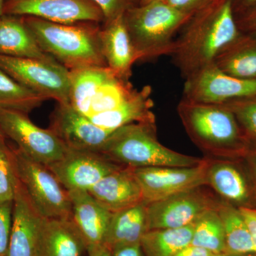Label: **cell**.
<instances>
[{
    "label": "cell",
    "instance_id": "39",
    "mask_svg": "<svg viewBox=\"0 0 256 256\" xmlns=\"http://www.w3.org/2000/svg\"><path fill=\"white\" fill-rule=\"evenodd\" d=\"M111 252H112V256H144L140 244L117 247Z\"/></svg>",
    "mask_w": 256,
    "mask_h": 256
},
{
    "label": "cell",
    "instance_id": "14",
    "mask_svg": "<svg viewBox=\"0 0 256 256\" xmlns=\"http://www.w3.org/2000/svg\"><path fill=\"white\" fill-rule=\"evenodd\" d=\"M67 191H88L106 175L124 168L100 152L69 150L62 159L46 166Z\"/></svg>",
    "mask_w": 256,
    "mask_h": 256
},
{
    "label": "cell",
    "instance_id": "49",
    "mask_svg": "<svg viewBox=\"0 0 256 256\" xmlns=\"http://www.w3.org/2000/svg\"></svg>",
    "mask_w": 256,
    "mask_h": 256
},
{
    "label": "cell",
    "instance_id": "16",
    "mask_svg": "<svg viewBox=\"0 0 256 256\" xmlns=\"http://www.w3.org/2000/svg\"><path fill=\"white\" fill-rule=\"evenodd\" d=\"M44 217L35 208L18 178L6 256H38Z\"/></svg>",
    "mask_w": 256,
    "mask_h": 256
},
{
    "label": "cell",
    "instance_id": "37",
    "mask_svg": "<svg viewBox=\"0 0 256 256\" xmlns=\"http://www.w3.org/2000/svg\"><path fill=\"white\" fill-rule=\"evenodd\" d=\"M242 32H256V6L236 20Z\"/></svg>",
    "mask_w": 256,
    "mask_h": 256
},
{
    "label": "cell",
    "instance_id": "13",
    "mask_svg": "<svg viewBox=\"0 0 256 256\" xmlns=\"http://www.w3.org/2000/svg\"><path fill=\"white\" fill-rule=\"evenodd\" d=\"M4 14L60 24L105 22L100 8L90 0H6Z\"/></svg>",
    "mask_w": 256,
    "mask_h": 256
},
{
    "label": "cell",
    "instance_id": "29",
    "mask_svg": "<svg viewBox=\"0 0 256 256\" xmlns=\"http://www.w3.org/2000/svg\"><path fill=\"white\" fill-rule=\"evenodd\" d=\"M46 100L18 84L0 68V108L28 114Z\"/></svg>",
    "mask_w": 256,
    "mask_h": 256
},
{
    "label": "cell",
    "instance_id": "28",
    "mask_svg": "<svg viewBox=\"0 0 256 256\" xmlns=\"http://www.w3.org/2000/svg\"><path fill=\"white\" fill-rule=\"evenodd\" d=\"M191 245L213 254H226L224 226L218 208L208 210L195 222Z\"/></svg>",
    "mask_w": 256,
    "mask_h": 256
},
{
    "label": "cell",
    "instance_id": "31",
    "mask_svg": "<svg viewBox=\"0 0 256 256\" xmlns=\"http://www.w3.org/2000/svg\"><path fill=\"white\" fill-rule=\"evenodd\" d=\"M18 182L12 148L0 140V202L14 200Z\"/></svg>",
    "mask_w": 256,
    "mask_h": 256
},
{
    "label": "cell",
    "instance_id": "22",
    "mask_svg": "<svg viewBox=\"0 0 256 256\" xmlns=\"http://www.w3.org/2000/svg\"><path fill=\"white\" fill-rule=\"evenodd\" d=\"M0 55L56 60L38 46L23 16L10 14L0 18Z\"/></svg>",
    "mask_w": 256,
    "mask_h": 256
},
{
    "label": "cell",
    "instance_id": "2",
    "mask_svg": "<svg viewBox=\"0 0 256 256\" xmlns=\"http://www.w3.org/2000/svg\"><path fill=\"white\" fill-rule=\"evenodd\" d=\"M176 110L188 138L206 158L242 159L254 150L233 112L225 106L182 98Z\"/></svg>",
    "mask_w": 256,
    "mask_h": 256
},
{
    "label": "cell",
    "instance_id": "32",
    "mask_svg": "<svg viewBox=\"0 0 256 256\" xmlns=\"http://www.w3.org/2000/svg\"><path fill=\"white\" fill-rule=\"evenodd\" d=\"M232 111L252 149L256 150V96L224 104Z\"/></svg>",
    "mask_w": 256,
    "mask_h": 256
},
{
    "label": "cell",
    "instance_id": "6",
    "mask_svg": "<svg viewBox=\"0 0 256 256\" xmlns=\"http://www.w3.org/2000/svg\"><path fill=\"white\" fill-rule=\"evenodd\" d=\"M13 154L18 180L35 208L44 218H72L68 192L46 166L28 158L18 148Z\"/></svg>",
    "mask_w": 256,
    "mask_h": 256
},
{
    "label": "cell",
    "instance_id": "46",
    "mask_svg": "<svg viewBox=\"0 0 256 256\" xmlns=\"http://www.w3.org/2000/svg\"><path fill=\"white\" fill-rule=\"evenodd\" d=\"M5 138V136H4V134H3L1 128H0V140L4 139Z\"/></svg>",
    "mask_w": 256,
    "mask_h": 256
},
{
    "label": "cell",
    "instance_id": "15",
    "mask_svg": "<svg viewBox=\"0 0 256 256\" xmlns=\"http://www.w3.org/2000/svg\"><path fill=\"white\" fill-rule=\"evenodd\" d=\"M48 128L68 149L96 152H100L114 132L94 124L69 104H57Z\"/></svg>",
    "mask_w": 256,
    "mask_h": 256
},
{
    "label": "cell",
    "instance_id": "35",
    "mask_svg": "<svg viewBox=\"0 0 256 256\" xmlns=\"http://www.w3.org/2000/svg\"><path fill=\"white\" fill-rule=\"evenodd\" d=\"M170 6L183 14L193 16L214 0H164Z\"/></svg>",
    "mask_w": 256,
    "mask_h": 256
},
{
    "label": "cell",
    "instance_id": "10",
    "mask_svg": "<svg viewBox=\"0 0 256 256\" xmlns=\"http://www.w3.org/2000/svg\"><path fill=\"white\" fill-rule=\"evenodd\" d=\"M256 96V77L244 78L224 73L214 64L184 79L183 98L202 104L224 105Z\"/></svg>",
    "mask_w": 256,
    "mask_h": 256
},
{
    "label": "cell",
    "instance_id": "3",
    "mask_svg": "<svg viewBox=\"0 0 256 256\" xmlns=\"http://www.w3.org/2000/svg\"><path fill=\"white\" fill-rule=\"evenodd\" d=\"M23 18L40 48L68 70L108 67L100 46L102 24H60L34 16Z\"/></svg>",
    "mask_w": 256,
    "mask_h": 256
},
{
    "label": "cell",
    "instance_id": "20",
    "mask_svg": "<svg viewBox=\"0 0 256 256\" xmlns=\"http://www.w3.org/2000/svg\"><path fill=\"white\" fill-rule=\"evenodd\" d=\"M152 88L146 86L134 92L114 110L94 114L89 118L99 127L114 131L124 126L138 122H156L152 111L154 102L151 98Z\"/></svg>",
    "mask_w": 256,
    "mask_h": 256
},
{
    "label": "cell",
    "instance_id": "40",
    "mask_svg": "<svg viewBox=\"0 0 256 256\" xmlns=\"http://www.w3.org/2000/svg\"><path fill=\"white\" fill-rule=\"evenodd\" d=\"M212 254L206 249L190 245L176 252L174 256H213Z\"/></svg>",
    "mask_w": 256,
    "mask_h": 256
},
{
    "label": "cell",
    "instance_id": "8",
    "mask_svg": "<svg viewBox=\"0 0 256 256\" xmlns=\"http://www.w3.org/2000/svg\"><path fill=\"white\" fill-rule=\"evenodd\" d=\"M222 202L210 186L203 185L146 204L148 230L188 226Z\"/></svg>",
    "mask_w": 256,
    "mask_h": 256
},
{
    "label": "cell",
    "instance_id": "17",
    "mask_svg": "<svg viewBox=\"0 0 256 256\" xmlns=\"http://www.w3.org/2000/svg\"><path fill=\"white\" fill-rule=\"evenodd\" d=\"M72 218L86 246L88 254L104 246L112 213L101 206L88 191L68 192Z\"/></svg>",
    "mask_w": 256,
    "mask_h": 256
},
{
    "label": "cell",
    "instance_id": "26",
    "mask_svg": "<svg viewBox=\"0 0 256 256\" xmlns=\"http://www.w3.org/2000/svg\"><path fill=\"white\" fill-rule=\"evenodd\" d=\"M194 224L178 228L148 230L140 239L144 256H174L191 245Z\"/></svg>",
    "mask_w": 256,
    "mask_h": 256
},
{
    "label": "cell",
    "instance_id": "19",
    "mask_svg": "<svg viewBox=\"0 0 256 256\" xmlns=\"http://www.w3.org/2000/svg\"><path fill=\"white\" fill-rule=\"evenodd\" d=\"M88 192L111 213L144 203L132 168L124 166L106 175Z\"/></svg>",
    "mask_w": 256,
    "mask_h": 256
},
{
    "label": "cell",
    "instance_id": "33",
    "mask_svg": "<svg viewBox=\"0 0 256 256\" xmlns=\"http://www.w3.org/2000/svg\"><path fill=\"white\" fill-rule=\"evenodd\" d=\"M13 201L0 202V256H6L12 226Z\"/></svg>",
    "mask_w": 256,
    "mask_h": 256
},
{
    "label": "cell",
    "instance_id": "1",
    "mask_svg": "<svg viewBox=\"0 0 256 256\" xmlns=\"http://www.w3.org/2000/svg\"><path fill=\"white\" fill-rule=\"evenodd\" d=\"M240 33L232 0H214L183 26L170 56L185 79L214 63Z\"/></svg>",
    "mask_w": 256,
    "mask_h": 256
},
{
    "label": "cell",
    "instance_id": "47",
    "mask_svg": "<svg viewBox=\"0 0 256 256\" xmlns=\"http://www.w3.org/2000/svg\"><path fill=\"white\" fill-rule=\"evenodd\" d=\"M134 1V4L136 5L139 4L140 2V0H133Z\"/></svg>",
    "mask_w": 256,
    "mask_h": 256
},
{
    "label": "cell",
    "instance_id": "18",
    "mask_svg": "<svg viewBox=\"0 0 256 256\" xmlns=\"http://www.w3.org/2000/svg\"><path fill=\"white\" fill-rule=\"evenodd\" d=\"M100 42L108 68L117 78L130 82L137 56L124 22V14L102 24Z\"/></svg>",
    "mask_w": 256,
    "mask_h": 256
},
{
    "label": "cell",
    "instance_id": "21",
    "mask_svg": "<svg viewBox=\"0 0 256 256\" xmlns=\"http://www.w3.org/2000/svg\"><path fill=\"white\" fill-rule=\"evenodd\" d=\"M86 246L72 218L44 220L38 256H82Z\"/></svg>",
    "mask_w": 256,
    "mask_h": 256
},
{
    "label": "cell",
    "instance_id": "25",
    "mask_svg": "<svg viewBox=\"0 0 256 256\" xmlns=\"http://www.w3.org/2000/svg\"><path fill=\"white\" fill-rule=\"evenodd\" d=\"M112 76L114 75L108 67H89L70 70L69 104L87 116L96 92Z\"/></svg>",
    "mask_w": 256,
    "mask_h": 256
},
{
    "label": "cell",
    "instance_id": "42",
    "mask_svg": "<svg viewBox=\"0 0 256 256\" xmlns=\"http://www.w3.org/2000/svg\"><path fill=\"white\" fill-rule=\"evenodd\" d=\"M88 256H112V252L108 248L102 246L88 254Z\"/></svg>",
    "mask_w": 256,
    "mask_h": 256
},
{
    "label": "cell",
    "instance_id": "34",
    "mask_svg": "<svg viewBox=\"0 0 256 256\" xmlns=\"http://www.w3.org/2000/svg\"><path fill=\"white\" fill-rule=\"evenodd\" d=\"M98 6L105 22H110L120 16L124 15L126 12L132 8L134 4L133 0H90Z\"/></svg>",
    "mask_w": 256,
    "mask_h": 256
},
{
    "label": "cell",
    "instance_id": "24",
    "mask_svg": "<svg viewBox=\"0 0 256 256\" xmlns=\"http://www.w3.org/2000/svg\"><path fill=\"white\" fill-rule=\"evenodd\" d=\"M148 230L146 203L119 210L112 213L104 246L112 252L117 247L140 244Z\"/></svg>",
    "mask_w": 256,
    "mask_h": 256
},
{
    "label": "cell",
    "instance_id": "4",
    "mask_svg": "<svg viewBox=\"0 0 256 256\" xmlns=\"http://www.w3.org/2000/svg\"><path fill=\"white\" fill-rule=\"evenodd\" d=\"M120 166L190 168L204 158L186 156L162 144L156 136V122H138L124 126L111 133L100 152Z\"/></svg>",
    "mask_w": 256,
    "mask_h": 256
},
{
    "label": "cell",
    "instance_id": "12",
    "mask_svg": "<svg viewBox=\"0 0 256 256\" xmlns=\"http://www.w3.org/2000/svg\"><path fill=\"white\" fill-rule=\"evenodd\" d=\"M204 158L207 186L222 201L238 208H256L255 182L246 161L244 166L238 159Z\"/></svg>",
    "mask_w": 256,
    "mask_h": 256
},
{
    "label": "cell",
    "instance_id": "44",
    "mask_svg": "<svg viewBox=\"0 0 256 256\" xmlns=\"http://www.w3.org/2000/svg\"><path fill=\"white\" fill-rule=\"evenodd\" d=\"M226 256H256V254H226Z\"/></svg>",
    "mask_w": 256,
    "mask_h": 256
},
{
    "label": "cell",
    "instance_id": "38",
    "mask_svg": "<svg viewBox=\"0 0 256 256\" xmlns=\"http://www.w3.org/2000/svg\"><path fill=\"white\" fill-rule=\"evenodd\" d=\"M236 20L242 18L256 6V0H232Z\"/></svg>",
    "mask_w": 256,
    "mask_h": 256
},
{
    "label": "cell",
    "instance_id": "36",
    "mask_svg": "<svg viewBox=\"0 0 256 256\" xmlns=\"http://www.w3.org/2000/svg\"><path fill=\"white\" fill-rule=\"evenodd\" d=\"M239 210L245 220L256 248V208L244 207L239 208Z\"/></svg>",
    "mask_w": 256,
    "mask_h": 256
},
{
    "label": "cell",
    "instance_id": "45",
    "mask_svg": "<svg viewBox=\"0 0 256 256\" xmlns=\"http://www.w3.org/2000/svg\"><path fill=\"white\" fill-rule=\"evenodd\" d=\"M154 1H158V0H140L139 4H146Z\"/></svg>",
    "mask_w": 256,
    "mask_h": 256
},
{
    "label": "cell",
    "instance_id": "7",
    "mask_svg": "<svg viewBox=\"0 0 256 256\" xmlns=\"http://www.w3.org/2000/svg\"><path fill=\"white\" fill-rule=\"evenodd\" d=\"M0 68L31 92L57 104H69L70 70L56 60L0 55Z\"/></svg>",
    "mask_w": 256,
    "mask_h": 256
},
{
    "label": "cell",
    "instance_id": "41",
    "mask_svg": "<svg viewBox=\"0 0 256 256\" xmlns=\"http://www.w3.org/2000/svg\"><path fill=\"white\" fill-rule=\"evenodd\" d=\"M249 169L252 172V178H254V182H255L256 188V150H252L247 154L245 158Z\"/></svg>",
    "mask_w": 256,
    "mask_h": 256
},
{
    "label": "cell",
    "instance_id": "11",
    "mask_svg": "<svg viewBox=\"0 0 256 256\" xmlns=\"http://www.w3.org/2000/svg\"><path fill=\"white\" fill-rule=\"evenodd\" d=\"M132 169L146 204L207 185L206 160L204 156L201 164L190 168L150 166Z\"/></svg>",
    "mask_w": 256,
    "mask_h": 256
},
{
    "label": "cell",
    "instance_id": "5",
    "mask_svg": "<svg viewBox=\"0 0 256 256\" xmlns=\"http://www.w3.org/2000/svg\"><path fill=\"white\" fill-rule=\"evenodd\" d=\"M192 16L174 9L164 0L134 5L128 10L124 22L138 62L171 55L176 33Z\"/></svg>",
    "mask_w": 256,
    "mask_h": 256
},
{
    "label": "cell",
    "instance_id": "9",
    "mask_svg": "<svg viewBox=\"0 0 256 256\" xmlns=\"http://www.w3.org/2000/svg\"><path fill=\"white\" fill-rule=\"evenodd\" d=\"M0 128L5 138L31 159L48 166L65 156L68 148L53 131L38 127L28 114L0 108Z\"/></svg>",
    "mask_w": 256,
    "mask_h": 256
},
{
    "label": "cell",
    "instance_id": "23",
    "mask_svg": "<svg viewBox=\"0 0 256 256\" xmlns=\"http://www.w3.org/2000/svg\"><path fill=\"white\" fill-rule=\"evenodd\" d=\"M214 64L228 75L238 78H255L256 32H242L220 52Z\"/></svg>",
    "mask_w": 256,
    "mask_h": 256
},
{
    "label": "cell",
    "instance_id": "30",
    "mask_svg": "<svg viewBox=\"0 0 256 256\" xmlns=\"http://www.w3.org/2000/svg\"><path fill=\"white\" fill-rule=\"evenodd\" d=\"M130 82L112 76L96 92L90 104L87 117L114 110L118 107L134 90Z\"/></svg>",
    "mask_w": 256,
    "mask_h": 256
},
{
    "label": "cell",
    "instance_id": "27",
    "mask_svg": "<svg viewBox=\"0 0 256 256\" xmlns=\"http://www.w3.org/2000/svg\"><path fill=\"white\" fill-rule=\"evenodd\" d=\"M218 212L223 223L226 254H256L252 235L239 208L222 201Z\"/></svg>",
    "mask_w": 256,
    "mask_h": 256
},
{
    "label": "cell",
    "instance_id": "48",
    "mask_svg": "<svg viewBox=\"0 0 256 256\" xmlns=\"http://www.w3.org/2000/svg\"><path fill=\"white\" fill-rule=\"evenodd\" d=\"M213 256H226V254H214Z\"/></svg>",
    "mask_w": 256,
    "mask_h": 256
},
{
    "label": "cell",
    "instance_id": "43",
    "mask_svg": "<svg viewBox=\"0 0 256 256\" xmlns=\"http://www.w3.org/2000/svg\"><path fill=\"white\" fill-rule=\"evenodd\" d=\"M6 0H0V18L4 15L5 3Z\"/></svg>",
    "mask_w": 256,
    "mask_h": 256
}]
</instances>
